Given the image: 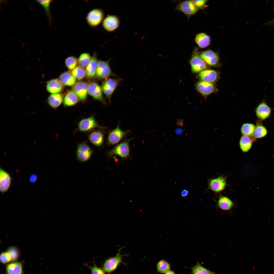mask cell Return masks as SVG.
Returning <instances> with one entry per match:
<instances>
[{
	"label": "cell",
	"instance_id": "obj_1",
	"mask_svg": "<svg viewBox=\"0 0 274 274\" xmlns=\"http://www.w3.org/2000/svg\"><path fill=\"white\" fill-rule=\"evenodd\" d=\"M133 139H126L122 142L116 145L113 148L107 153L109 158L115 156L120 157L122 160L130 158V150L129 143Z\"/></svg>",
	"mask_w": 274,
	"mask_h": 274
},
{
	"label": "cell",
	"instance_id": "obj_2",
	"mask_svg": "<svg viewBox=\"0 0 274 274\" xmlns=\"http://www.w3.org/2000/svg\"><path fill=\"white\" fill-rule=\"evenodd\" d=\"M129 132L128 130L124 131L122 130L118 122L116 127L109 132L107 139V144L109 146L117 145Z\"/></svg>",
	"mask_w": 274,
	"mask_h": 274
},
{
	"label": "cell",
	"instance_id": "obj_3",
	"mask_svg": "<svg viewBox=\"0 0 274 274\" xmlns=\"http://www.w3.org/2000/svg\"><path fill=\"white\" fill-rule=\"evenodd\" d=\"M121 249H119L116 255L106 259L103 263L102 268L107 273L110 274L114 271L118 266L122 262V258L126 254H120Z\"/></svg>",
	"mask_w": 274,
	"mask_h": 274
},
{
	"label": "cell",
	"instance_id": "obj_4",
	"mask_svg": "<svg viewBox=\"0 0 274 274\" xmlns=\"http://www.w3.org/2000/svg\"><path fill=\"white\" fill-rule=\"evenodd\" d=\"M191 69L195 73L207 69L208 65L201 58L197 49L195 48L193 52L190 60Z\"/></svg>",
	"mask_w": 274,
	"mask_h": 274
},
{
	"label": "cell",
	"instance_id": "obj_5",
	"mask_svg": "<svg viewBox=\"0 0 274 274\" xmlns=\"http://www.w3.org/2000/svg\"><path fill=\"white\" fill-rule=\"evenodd\" d=\"M97 128L103 129L105 128L99 125L93 116L81 119L78 124V130L82 132L91 131Z\"/></svg>",
	"mask_w": 274,
	"mask_h": 274
},
{
	"label": "cell",
	"instance_id": "obj_6",
	"mask_svg": "<svg viewBox=\"0 0 274 274\" xmlns=\"http://www.w3.org/2000/svg\"><path fill=\"white\" fill-rule=\"evenodd\" d=\"M122 79L120 78H109L103 83L102 89L109 102L114 92Z\"/></svg>",
	"mask_w": 274,
	"mask_h": 274
},
{
	"label": "cell",
	"instance_id": "obj_7",
	"mask_svg": "<svg viewBox=\"0 0 274 274\" xmlns=\"http://www.w3.org/2000/svg\"><path fill=\"white\" fill-rule=\"evenodd\" d=\"M93 153V151L87 143L85 142L78 144L76 150L77 159L81 162H84L88 160Z\"/></svg>",
	"mask_w": 274,
	"mask_h": 274
},
{
	"label": "cell",
	"instance_id": "obj_8",
	"mask_svg": "<svg viewBox=\"0 0 274 274\" xmlns=\"http://www.w3.org/2000/svg\"><path fill=\"white\" fill-rule=\"evenodd\" d=\"M196 88L199 93L205 97L218 91L214 83L201 80L197 82Z\"/></svg>",
	"mask_w": 274,
	"mask_h": 274
},
{
	"label": "cell",
	"instance_id": "obj_9",
	"mask_svg": "<svg viewBox=\"0 0 274 274\" xmlns=\"http://www.w3.org/2000/svg\"><path fill=\"white\" fill-rule=\"evenodd\" d=\"M175 9L183 13L188 18L195 14L198 10L192 1L190 0L180 3L176 6Z\"/></svg>",
	"mask_w": 274,
	"mask_h": 274
},
{
	"label": "cell",
	"instance_id": "obj_10",
	"mask_svg": "<svg viewBox=\"0 0 274 274\" xmlns=\"http://www.w3.org/2000/svg\"><path fill=\"white\" fill-rule=\"evenodd\" d=\"M96 74L97 77L101 79L107 78L110 76H115L110 68L109 61H98Z\"/></svg>",
	"mask_w": 274,
	"mask_h": 274
},
{
	"label": "cell",
	"instance_id": "obj_11",
	"mask_svg": "<svg viewBox=\"0 0 274 274\" xmlns=\"http://www.w3.org/2000/svg\"><path fill=\"white\" fill-rule=\"evenodd\" d=\"M200 55L208 65L216 67L220 66L219 56L214 51L211 50H207L203 52Z\"/></svg>",
	"mask_w": 274,
	"mask_h": 274
},
{
	"label": "cell",
	"instance_id": "obj_12",
	"mask_svg": "<svg viewBox=\"0 0 274 274\" xmlns=\"http://www.w3.org/2000/svg\"><path fill=\"white\" fill-rule=\"evenodd\" d=\"M104 13L99 9H95L90 11L88 13L86 20L88 24L92 27H95L100 24L103 20Z\"/></svg>",
	"mask_w": 274,
	"mask_h": 274
},
{
	"label": "cell",
	"instance_id": "obj_13",
	"mask_svg": "<svg viewBox=\"0 0 274 274\" xmlns=\"http://www.w3.org/2000/svg\"><path fill=\"white\" fill-rule=\"evenodd\" d=\"M220 76V73L218 71L208 69L200 72L198 75L201 80L213 83L218 81Z\"/></svg>",
	"mask_w": 274,
	"mask_h": 274
},
{
	"label": "cell",
	"instance_id": "obj_14",
	"mask_svg": "<svg viewBox=\"0 0 274 274\" xmlns=\"http://www.w3.org/2000/svg\"><path fill=\"white\" fill-rule=\"evenodd\" d=\"M225 178L220 176L217 178L210 179L208 181V188L216 193L223 191L226 185Z\"/></svg>",
	"mask_w": 274,
	"mask_h": 274
},
{
	"label": "cell",
	"instance_id": "obj_15",
	"mask_svg": "<svg viewBox=\"0 0 274 274\" xmlns=\"http://www.w3.org/2000/svg\"><path fill=\"white\" fill-rule=\"evenodd\" d=\"M102 90L100 86L95 82H91L87 86L88 94L95 99L105 104L106 102L103 96Z\"/></svg>",
	"mask_w": 274,
	"mask_h": 274
},
{
	"label": "cell",
	"instance_id": "obj_16",
	"mask_svg": "<svg viewBox=\"0 0 274 274\" xmlns=\"http://www.w3.org/2000/svg\"><path fill=\"white\" fill-rule=\"evenodd\" d=\"M105 133L101 130H93L89 134L88 138L93 145L98 147L103 146L104 141Z\"/></svg>",
	"mask_w": 274,
	"mask_h": 274
},
{
	"label": "cell",
	"instance_id": "obj_17",
	"mask_svg": "<svg viewBox=\"0 0 274 274\" xmlns=\"http://www.w3.org/2000/svg\"><path fill=\"white\" fill-rule=\"evenodd\" d=\"M271 111V108L265 102L263 101L258 105L255 112L258 119L262 121L268 118L270 115Z\"/></svg>",
	"mask_w": 274,
	"mask_h": 274
},
{
	"label": "cell",
	"instance_id": "obj_18",
	"mask_svg": "<svg viewBox=\"0 0 274 274\" xmlns=\"http://www.w3.org/2000/svg\"><path fill=\"white\" fill-rule=\"evenodd\" d=\"M119 24V20L117 17L112 15L106 17L102 23L104 29L109 32L115 30L118 28Z\"/></svg>",
	"mask_w": 274,
	"mask_h": 274
},
{
	"label": "cell",
	"instance_id": "obj_19",
	"mask_svg": "<svg viewBox=\"0 0 274 274\" xmlns=\"http://www.w3.org/2000/svg\"><path fill=\"white\" fill-rule=\"evenodd\" d=\"M11 180V178L9 174L1 168L0 190L2 193H5L8 190L10 185Z\"/></svg>",
	"mask_w": 274,
	"mask_h": 274
},
{
	"label": "cell",
	"instance_id": "obj_20",
	"mask_svg": "<svg viewBox=\"0 0 274 274\" xmlns=\"http://www.w3.org/2000/svg\"><path fill=\"white\" fill-rule=\"evenodd\" d=\"M73 89L81 101H83L86 99L88 92L86 83L82 81L78 82L74 84Z\"/></svg>",
	"mask_w": 274,
	"mask_h": 274
},
{
	"label": "cell",
	"instance_id": "obj_21",
	"mask_svg": "<svg viewBox=\"0 0 274 274\" xmlns=\"http://www.w3.org/2000/svg\"><path fill=\"white\" fill-rule=\"evenodd\" d=\"M46 88L47 91L50 93H57L62 91L63 86L60 80L57 79H54L47 82Z\"/></svg>",
	"mask_w": 274,
	"mask_h": 274
},
{
	"label": "cell",
	"instance_id": "obj_22",
	"mask_svg": "<svg viewBox=\"0 0 274 274\" xmlns=\"http://www.w3.org/2000/svg\"><path fill=\"white\" fill-rule=\"evenodd\" d=\"M255 140L253 136L243 135L239 142L240 147L243 152H247L251 148L253 142Z\"/></svg>",
	"mask_w": 274,
	"mask_h": 274
},
{
	"label": "cell",
	"instance_id": "obj_23",
	"mask_svg": "<svg viewBox=\"0 0 274 274\" xmlns=\"http://www.w3.org/2000/svg\"><path fill=\"white\" fill-rule=\"evenodd\" d=\"M98 62L96 53L94 54L86 69V74L89 78L94 77L96 73Z\"/></svg>",
	"mask_w": 274,
	"mask_h": 274
},
{
	"label": "cell",
	"instance_id": "obj_24",
	"mask_svg": "<svg viewBox=\"0 0 274 274\" xmlns=\"http://www.w3.org/2000/svg\"><path fill=\"white\" fill-rule=\"evenodd\" d=\"M195 40L197 45L201 48L208 47L211 42L210 37L204 32L200 33L197 34L195 37Z\"/></svg>",
	"mask_w": 274,
	"mask_h": 274
},
{
	"label": "cell",
	"instance_id": "obj_25",
	"mask_svg": "<svg viewBox=\"0 0 274 274\" xmlns=\"http://www.w3.org/2000/svg\"><path fill=\"white\" fill-rule=\"evenodd\" d=\"M63 100L62 95L60 94H53L48 98L47 102L51 108L56 109L62 103Z\"/></svg>",
	"mask_w": 274,
	"mask_h": 274
},
{
	"label": "cell",
	"instance_id": "obj_26",
	"mask_svg": "<svg viewBox=\"0 0 274 274\" xmlns=\"http://www.w3.org/2000/svg\"><path fill=\"white\" fill-rule=\"evenodd\" d=\"M217 204L221 209L225 211H229L233 208L234 203L232 200L228 197L222 196L219 199Z\"/></svg>",
	"mask_w": 274,
	"mask_h": 274
},
{
	"label": "cell",
	"instance_id": "obj_27",
	"mask_svg": "<svg viewBox=\"0 0 274 274\" xmlns=\"http://www.w3.org/2000/svg\"><path fill=\"white\" fill-rule=\"evenodd\" d=\"M7 274H23L22 264L15 262L8 264L6 267Z\"/></svg>",
	"mask_w": 274,
	"mask_h": 274
},
{
	"label": "cell",
	"instance_id": "obj_28",
	"mask_svg": "<svg viewBox=\"0 0 274 274\" xmlns=\"http://www.w3.org/2000/svg\"><path fill=\"white\" fill-rule=\"evenodd\" d=\"M78 97L74 91L68 92L66 95L64 101V106H71L75 105L78 100Z\"/></svg>",
	"mask_w": 274,
	"mask_h": 274
},
{
	"label": "cell",
	"instance_id": "obj_29",
	"mask_svg": "<svg viewBox=\"0 0 274 274\" xmlns=\"http://www.w3.org/2000/svg\"><path fill=\"white\" fill-rule=\"evenodd\" d=\"M261 121H258L252 136L255 139L263 138L267 134L268 131L266 127L264 126Z\"/></svg>",
	"mask_w": 274,
	"mask_h": 274
},
{
	"label": "cell",
	"instance_id": "obj_30",
	"mask_svg": "<svg viewBox=\"0 0 274 274\" xmlns=\"http://www.w3.org/2000/svg\"><path fill=\"white\" fill-rule=\"evenodd\" d=\"M59 80L62 84L66 86H71L74 84L75 83L76 79L72 74L66 72L60 75Z\"/></svg>",
	"mask_w": 274,
	"mask_h": 274
},
{
	"label": "cell",
	"instance_id": "obj_31",
	"mask_svg": "<svg viewBox=\"0 0 274 274\" xmlns=\"http://www.w3.org/2000/svg\"><path fill=\"white\" fill-rule=\"evenodd\" d=\"M193 274H215L216 273L210 270L203 267L199 262L191 268Z\"/></svg>",
	"mask_w": 274,
	"mask_h": 274
},
{
	"label": "cell",
	"instance_id": "obj_32",
	"mask_svg": "<svg viewBox=\"0 0 274 274\" xmlns=\"http://www.w3.org/2000/svg\"><path fill=\"white\" fill-rule=\"evenodd\" d=\"M255 127V125L253 124L244 123L241 126V132L243 135L251 136L253 135Z\"/></svg>",
	"mask_w": 274,
	"mask_h": 274
},
{
	"label": "cell",
	"instance_id": "obj_33",
	"mask_svg": "<svg viewBox=\"0 0 274 274\" xmlns=\"http://www.w3.org/2000/svg\"><path fill=\"white\" fill-rule=\"evenodd\" d=\"M157 269L158 271L161 273H165L170 270V265L169 263L164 260L159 261L157 263Z\"/></svg>",
	"mask_w": 274,
	"mask_h": 274
},
{
	"label": "cell",
	"instance_id": "obj_34",
	"mask_svg": "<svg viewBox=\"0 0 274 274\" xmlns=\"http://www.w3.org/2000/svg\"><path fill=\"white\" fill-rule=\"evenodd\" d=\"M71 74L76 79L80 80L84 77L86 73L83 67L81 66H78L76 67L72 70Z\"/></svg>",
	"mask_w": 274,
	"mask_h": 274
},
{
	"label": "cell",
	"instance_id": "obj_35",
	"mask_svg": "<svg viewBox=\"0 0 274 274\" xmlns=\"http://www.w3.org/2000/svg\"><path fill=\"white\" fill-rule=\"evenodd\" d=\"M36 2L41 5L45 10L48 17L49 22L51 24V18L50 11V6L52 0H36Z\"/></svg>",
	"mask_w": 274,
	"mask_h": 274
},
{
	"label": "cell",
	"instance_id": "obj_36",
	"mask_svg": "<svg viewBox=\"0 0 274 274\" xmlns=\"http://www.w3.org/2000/svg\"><path fill=\"white\" fill-rule=\"evenodd\" d=\"M91 59L89 54L87 53L82 54L79 56L78 62L81 66L85 67L87 66Z\"/></svg>",
	"mask_w": 274,
	"mask_h": 274
},
{
	"label": "cell",
	"instance_id": "obj_37",
	"mask_svg": "<svg viewBox=\"0 0 274 274\" xmlns=\"http://www.w3.org/2000/svg\"><path fill=\"white\" fill-rule=\"evenodd\" d=\"M93 265L92 266L89 265L87 263H84L83 264L88 267L90 270L91 274H106L105 272L102 268L98 267L96 264L94 260H93Z\"/></svg>",
	"mask_w": 274,
	"mask_h": 274
},
{
	"label": "cell",
	"instance_id": "obj_38",
	"mask_svg": "<svg viewBox=\"0 0 274 274\" xmlns=\"http://www.w3.org/2000/svg\"><path fill=\"white\" fill-rule=\"evenodd\" d=\"M78 63L77 59L74 57L70 56L67 58L65 60L66 66L70 70H73L76 67Z\"/></svg>",
	"mask_w": 274,
	"mask_h": 274
},
{
	"label": "cell",
	"instance_id": "obj_39",
	"mask_svg": "<svg viewBox=\"0 0 274 274\" xmlns=\"http://www.w3.org/2000/svg\"><path fill=\"white\" fill-rule=\"evenodd\" d=\"M7 251L10 254L12 261H15L18 259L19 252L16 248L14 247H10L8 248Z\"/></svg>",
	"mask_w": 274,
	"mask_h": 274
},
{
	"label": "cell",
	"instance_id": "obj_40",
	"mask_svg": "<svg viewBox=\"0 0 274 274\" xmlns=\"http://www.w3.org/2000/svg\"><path fill=\"white\" fill-rule=\"evenodd\" d=\"M0 260L1 262L3 263H7L11 260V259L10 254L8 252H4L1 254Z\"/></svg>",
	"mask_w": 274,
	"mask_h": 274
},
{
	"label": "cell",
	"instance_id": "obj_41",
	"mask_svg": "<svg viewBox=\"0 0 274 274\" xmlns=\"http://www.w3.org/2000/svg\"><path fill=\"white\" fill-rule=\"evenodd\" d=\"M195 6L198 9H203L205 7L207 0H192Z\"/></svg>",
	"mask_w": 274,
	"mask_h": 274
},
{
	"label": "cell",
	"instance_id": "obj_42",
	"mask_svg": "<svg viewBox=\"0 0 274 274\" xmlns=\"http://www.w3.org/2000/svg\"><path fill=\"white\" fill-rule=\"evenodd\" d=\"M37 179V175L35 174H33L30 176L29 180L31 183H33L36 181Z\"/></svg>",
	"mask_w": 274,
	"mask_h": 274
},
{
	"label": "cell",
	"instance_id": "obj_43",
	"mask_svg": "<svg viewBox=\"0 0 274 274\" xmlns=\"http://www.w3.org/2000/svg\"><path fill=\"white\" fill-rule=\"evenodd\" d=\"M189 191L187 190L184 189L181 192V195L183 197L186 196L189 194Z\"/></svg>",
	"mask_w": 274,
	"mask_h": 274
},
{
	"label": "cell",
	"instance_id": "obj_44",
	"mask_svg": "<svg viewBox=\"0 0 274 274\" xmlns=\"http://www.w3.org/2000/svg\"><path fill=\"white\" fill-rule=\"evenodd\" d=\"M183 120L178 119L177 120V125L180 126H182L183 125Z\"/></svg>",
	"mask_w": 274,
	"mask_h": 274
},
{
	"label": "cell",
	"instance_id": "obj_45",
	"mask_svg": "<svg viewBox=\"0 0 274 274\" xmlns=\"http://www.w3.org/2000/svg\"><path fill=\"white\" fill-rule=\"evenodd\" d=\"M175 132L176 134H180L182 133L183 132V130L182 129L180 128H178L175 131Z\"/></svg>",
	"mask_w": 274,
	"mask_h": 274
},
{
	"label": "cell",
	"instance_id": "obj_46",
	"mask_svg": "<svg viewBox=\"0 0 274 274\" xmlns=\"http://www.w3.org/2000/svg\"><path fill=\"white\" fill-rule=\"evenodd\" d=\"M267 24L270 25H274V18L272 20L269 22L267 23Z\"/></svg>",
	"mask_w": 274,
	"mask_h": 274
},
{
	"label": "cell",
	"instance_id": "obj_47",
	"mask_svg": "<svg viewBox=\"0 0 274 274\" xmlns=\"http://www.w3.org/2000/svg\"><path fill=\"white\" fill-rule=\"evenodd\" d=\"M165 274H176L173 271L169 270Z\"/></svg>",
	"mask_w": 274,
	"mask_h": 274
},
{
	"label": "cell",
	"instance_id": "obj_48",
	"mask_svg": "<svg viewBox=\"0 0 274 274\" xmlns=\"http://www.w3.org/2000/svg\"><path fill=\"white\" fill-rule=\"evenodd\" d=\"M273 155L274 156V154Z\"/></svg>",
	"mask_w": 274,
	"mask_h": 274
}]
</instances>
